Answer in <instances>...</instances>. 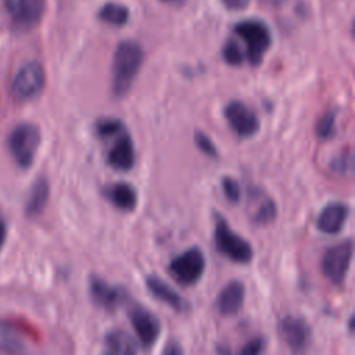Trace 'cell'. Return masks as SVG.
<instances>
[{"label": "cell", "mask_w": 355, "mask_h": 355, "mask_svg": "<svg viewBox=\"0 0 355 355\" xmlns=\"http://www.w3.org/2000/svg\"><path fill=\"white\" fill-rule=\"evenodd\" d=\"M143 49L135 40H123L118 44L114 60H112V90L116 96H125L141 64H143Z\"/></svg>", "instance_id": "1"}, {"label": "cell", "mask_w": 355, "mask_h": 355, "mask_svg": "<svg viewBox=\"0 0 355 355\" xmlns=\"http://www.w3.org/2000/svg\"><path fill=\"white\" fill-rule=\"evenodd\" d=\"M234 32L245 43V57L251 65H258L270 46L269 28L259 19H245L234 25Z\"/></svg>", "instance_id": "2"}, {"label": "cell", "mask_w": 355, "mask_h": 355, "mask_svg": "<svg viewBox=\"0 0 355 355\" xmlns=\"http://www.w3.org/2000/svg\"><path fill=\"white\" fill-rule=\"evenodd\" d=\"M216 250L237 263H247L252 259V248L247 240L234 233L223 216L216 215L215 220Z\"/></svg>", "instance_id": "3"}, {"label": "cell", "mask_w": 355, "mask_h": 355, "mask_svg": "<svg viewBox=\"0 0 355 355\" xmlns=\"http://www.w3.org/2000/svg\"><path fill=\"white\" fill-rule=\"evenodd\" d=\"M40 144V130L33 123H21L8 136V148L21 168L32 165Z\"/></svg>", "instance_id": "4"}, {"label": "cell", "mask_w": 355, "mask_h": 355, "mask_svg": "<svg viewBox=\"0 0 355 355\" xmlns=\"http://www.w3.org/2000/svg\"><path fill=\"white\" fill-rule=\"evenodd\" d=\"M44 82L46 76L43 67L37 61H29L18 69L12 79V96L19 101L32 100L40 94L44 87Z\"/></svg>", "instance_id": "5"}, {"label": "cell", "mask_w": 355, "mask_h": 355, "mask_svg": "<svg viewBox=\"0 0 355 355\" xmlns=\"http://www.w3.org/2000/svg\"><path fill=\"white\" fill-rule=\"evenodd\" d=\"M204 268L205 258L202 251L197 247H191L171 261L169 273L178 283L191 286L200 280L204 273Z\"/></svg>", "instance_id": "6"}, {"label": "cell", "mask_w": 355, "mask_h": 355, "mask_svg": "<svg viewBox=\"0 0 355 355\" xmlns=\"http://www.w3.org/2000/svg\"><path fill=\"white\" fill-rule=\"evenodd\" d=\"M354 245L352 241L344 240L330 247L322 259V270L326 279L334 284H341L349 269L352 259Z\"/></svg>", "instance_id": "7"}, {"label": "cell", "mask_w": 355, "mask_h": 355, "mask_svg": "<svg viewBox=\"0 0 355 355\" xmlns=\"http://www.w3.org/2000/svg\"><path fill=\"white\" fill-rule=\"evenodd\" d=\"M128 316L130 319V323L140 340V343L144 347L153 345L161 331V324L158 318L146 306L132 302L128 308Z\"/></svg>", "instance_id": "8"}, {"label": "cell", "mask_w": 355, "mask_h": 355, "mask_svg": "<svg viewBox=\"0 0 355 355\" xmlns=\"http://www.w3.org/2000/svg\"><path fill=\"white\" fill-rule=\"evenodd\" d=\"M225 118L232 130L240 137H251L259 130L257 114L241 101H230L225 107Z\"/></svg>", "instance_id": "9"}, {"label": "cell", "mask_w": 355, "mask_h": 355, "mask_svg": "<svg viewBox=\"0 0 355 355\" xmlns=\"http://www.w3.org/2000/svg\"><path fill=\"white\" fill-rule=\"evenodd\" d=\"M279 330L283 341L293 354L301 355L306 349L311 340V327L304 319L297 316H286L282 319Z\"/></svg>", "instance_id": "10"}, {"label": "cell", "mask_w": 355, "mask_h": 355, "mask_svg": "<svg viewBox=\"0 0 355 355\" xmlns=\"http://www.w3.org/2000/svg\"><path fill=\"white\" fill-rule=\"evenodd\" d=\"M4 7L17 25L31 28L42 19L46 0H4Z\"/></svg>", "instance_id": "11"}, {"label": "cell", "mask_w": 355, "mask_h": 355, "mask_svg": "<svg viewBox=\"0 0 355 355\" xmlns=\"http://www.w3.org/2000/svg\"><path fill=\"white\" fill-rule=\"evenodd\" d=\"M89 287L93 301L107 311H114L116 306L129 300V295L123 287L112 286L97 276L90 277Z\"/></svg>", "instance_id": "12"}, {"label": "cell", "mask_w": 355, "mask_h": 355, "mask_svg": "<svg viewBox=\"0 0 355 355\" xmlns=\"http://www.w3.org/2000/svg\"><path fill=\"white\" fill-rule=\"evenodd\" d=\"M107 162L116 171H129L133 166L135 148L128 133H122V136L112 144L107 154Z\"/></svg>", "instance_id": "13"}, {"label": "cell", "mask_w": 355, "mask_h": 355, "mask_svg": "<svg viewBox=\"0 0 355 355\" xmlns=\"http://www.w3.org/2000/svg\"><path fill=\"white\" fill-rule=\"evenodd\" d=\"M348 216V207L343 202L327 204L319 214L316 226L320 232L327 234L338 233Z\"/></svg>", "instance_id": "14"}, {"label": "cell", "mask_w": 355, "mask_h": 355, "mask_svg": "<svg viewBox=\"0 0 355 355\" xmlns=\"http://www.w3.org/2000/svg\"><path fill=\"white\" fill-rule=\"evenodd\" d=\"M244 284L239 280L229 282L216 297V306L222 315L230 316L240 311L244 301Z\"/></svg>", "instance_id": "15"}, {"label": "cell", "mask_w": 355, "mask_h": 355, "mask_svg": "<svg viewBox=\"0 0 355 355\" xmlns=\"http://www.w3.org/2000/svg\"><path fill=\"white\" fill-rule=\"evenodd\" d=\"M146 286H147V290L155 298H158L164 304L169 305L171 308H173L176 311H182L186 308V302L183 301V298L169 284H166L161 277H158L155 275L147 276Z\"/></svg>", "instance_id": "16"}, {"label": "cell", "mask_w": 355, "mask_h": 355, "mask_svg": "<svg viewBox=\"0 0 355 355\" xmlns=\"http://www.w3.org/2000/svg\"><path fill=\"white\" fill-rule=\"evenodd\" d=\"M107 196L110 198V201L119 209L122 211H132L136 207L137 202V196L135 189L123 182L115 183L112 184L108 191Z\"/></svg>", "instance_id": "17"}, {"label": "cell", "mask_w": 355, "mask_h": 355, "mask_svg": "<svg viewBox=\"0 0 355 355\" xmlns=\"http://www.w3.org/2000/svg\"><path fill=\"white\" fill-rule=\"evenodd\" d=\"M105 344L112 355H137L136 341L123 330H110L105 334Z\"/></svg>", "instance_id": "18"}, {"label": "cell", "mask_w": 355, "mask_h": 355, "mask_svg": "<svg viewBox=\"0 0 355 355\" xmlns=\"http://www.w3.org/2000/svg\"><path fill=\"white\" fill-rule=\"evenodd\" d=\"M49 193L50 187L47 180L44 178H39L33 183L29 193V198L26 201V214L29 216H36L44 209L49 200Z\"/></svg>", "instance_id": "19"}, {"label": "cell", "mask_w": 355, "mask_h": 355, "mask_svg": "<svg viewBox=\"0 0 355 355\" xmlns=\"http://www.w3.org/2000/svg\"><path fill=\"white\" fill-rule=\"evenodd\" d=\"M98 18L110 25L122 26L128 22L129 10L119 3H105L98 11Z\"/></svg>", "instance_id": "20"}, {"label": "cell", "mask_w": 355, "mask_h": 355, "mask_svg": "<svg viewBox=\"0 0 355 355\" xmlns=\"http://www.w3.org/2000/svg\"><path fill=\"white\" fill-rule=\"evenodd\" d=\"M24 345L19 334L8 323L0 320V352L19 354Z\"/></svg>", "instance_id": "21"}, {"label": "cell", "mask_w": 355, "mask_h": 355, "mask_svg": "<svg viewBox=\"0 0 355 355\" xmlns=\"http://www.w3.org/2000/svg\"><path fill=\"white\" fill-rule=\"evenodd\" d=\"M276 212H277V209H276L275 202H273L272 200L266 198V200H263V201L259 204V207H258L257 211L254 212L252 220H254V223H257V225H268V223H270V222L275 219Z\"/></svg>", "instance_id": "22"}, {"label": "cell", "mask_w": 355, "mask_h": 355, "mask_svg": "<svg viewBox=\"0 0 355 355\" xmlns=\"http://www.w3.org/2000/svg\"><path fill=\"white\" fill-rule=\"evenodd\" d=\"M222 55H223V60L229 65H233V67H237V65L243 64L244 57H245V54L243 53L239 43L233 39H230L225 43V46L222 49Z\"/></svg>", "instance_id": "23"}, {"label": "cell", "mask_w": 355, "mask_h": 355, "mask_svg": "<svg viewBox=\"0 0 355 355\" xmlns=\"http://www.w3.org/2000/svg\"><path fill=\"white\" fill-rule=\"evenodd\" d=\"M334 125H336V115L334 112H326L318 122L316 132L320 139H329L334 135Z\"/></svg>", "instance_id": "24"}, {"label": "cell", "mask_w": 355, "mask_h": 355, "mask_svg": "<svg viewBox=\"0 0 355 355\" xmlns=\"http://www.w3.org/2000/svg\"><path fill=\"white\" fill-rule=\"evenodd\" d=\"M194 141L197 144V147L207 155L209 157H216L218 155V151H216V147L215 144L212 143V140L202 132H196L194 135Z\"/></svg>", "instance_id": "25"}, {"label": "cell", "mask_w": 355, "mask_h": 355, "mask_svg": "<svg viewBox=\"0 0 355 355\" xmlns=\"http://www.w3.org/2000/svg\"><path fill=\"white\" fill-rule=\"evenodd\" d=\"M222 187H223V193L226 196V198L230 202H237L240 200L241 191H240V186L239 183L232 179V178H223L222 180Z\"/></svg>", "instance_id": "26"}, {"label": "cell", "mask_w": 355, "mask_h": 355, "mask_svg": "<svg viewBox=\"0 0 355 355\" xmlns=\"http://www.w3.org/2000/svg\"><path fill=\"white\" fill-rule=\"evenodd\" d=\"M122 123L118 119H101L97 122V132L100 136H111L121 130Z\"/></svg>", "instance_id": "27"}, {"label": "cell", "mask_w": 355, "mask_h": 355, "mask_svg": "<svg viewBox=\"0 0 355 355\" xmlns=\"http://www.w3.org/2000/svg\"><path fill=\"white\" fill-rule=\"evenodd\" d=\"M331 168L338 173H348L352 171V154L344 153L340 157L334 158L331 162Z\"/></svg>", "instance_id": "28"}, {"label": "cell", "mask_w": 355, "mask_h": 355, "mask_svg": "<svg viewBox=\"0 0 355 355\" xmlns=\"http://www.w3.org/2000/svg\"><path fill=\"white\" fill-rule=\"evenodd\" d=\"M265 347V341L262 337H255L250 340L239 352V355H261Z\"/></svg>", "instance_id": "29"}, {"label": "cell", "mask_w": 355, "mask_h": 355, "mask_svg": "<svg viewBox=\"0 0 355 355\" xmlns=\"http://www.w3.org/2000/svg\"><path fill=\"white\" fill-rule=\"evenodd\" d=\"M220 3L230 11H241L248 6L250 0H220Z\"/></svg>", "instance_id": "30"}, {"label": "cell", "mask_w": 355, "mask_h": 355, "mask_svg": "<svg viewBox=\"0 0 355 355\" xmlns=\"http://www.w3.org/2000/svg\"><path fill=\"white\" fill-rule=\"evenodd\" d=\"M161 355H183V351L178 343L171 341L164 347Z\"/></svg>", "instance_id": "31"}, {"label": "cell", "mask_w": 355, "mask_h": 355, "mask_svg": "<svg viewBox=\"0 0 355 355\" xmlns=\"http://www.w3.org/2000/svg\"><path fill=\"white\" fill-rule=\"evenodd\" d=\"M259 1L268 7H277V6L283 4L286 0H259Z\"/></svg>", "instance_id": "32"}, {"label": "cell", "mask_w": 355, "mask_h": 355, "mask_svg": "<svg viewBox=\"0 0 355 355\" xmlns=\"http://www.w3.org/2000/svg\"><path fill=\"white\" fill-rule=\"evenodd\" d=\"M4 239H6V225L0 220V247L4 243Z\"/></svg>", "instance_id": "33"}, {"label": "cell", "mask_w": 355, "mask_h": 355, "mask_svg": "<svg viewBox=\"0 0 355 355\" xmlns=\"http://www.w3.org/2000/svg\"><path fill=\"white\" fill-rule=\"evenodd\" d=\"M162 1H171V0H162Z\"/></svg>", "instance_id": "34"}, {"label": "cell", "mask_w": 355, "mask_h": 355, "mask_svg": "<svg viewBox=\"0 0 355 355\" xmlns=\"http://www.w3.org/2000/svg\"><path fill=\"white\" fill-rule=\"evenodd\" d=\"M105 355H112V354H105Z\"/></svg>", "instance_id": "35"}]
</instances>
